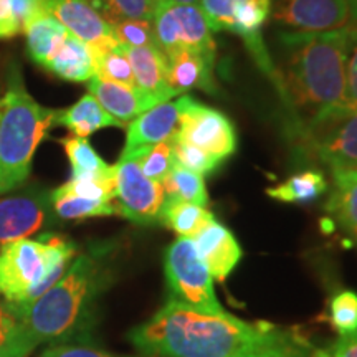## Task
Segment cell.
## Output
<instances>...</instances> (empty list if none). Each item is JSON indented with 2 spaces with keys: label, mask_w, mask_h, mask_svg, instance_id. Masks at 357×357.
Returning a JSON list of instances; mask_svg holds the SVG:
<instances>
[{
  "label": "cell",
  "mask_w": 357,
  "mask_h": 357,
  "mask_svg": "<svg viewBox=\"0 0 357 357\" xmlns=\"http://www.w3.org/2000/svg\"><path fill=\"white\" fill-rule=\"evenodd\" d=\"M116 200L119 215L139 225L159 223L164 200V187L160 182L146 177L134 158L121 155L114 164Z\"/></svg>",
  "instance_id": "obj_10"
},
{
  "label": "cell",
  "mask_w": 357,
  "mask_h": 357,
  "mask_svg": "<svg viewBox=\"0 0 357 357\" xmlns=\"http://www.w3.org/2000/svg\"><path fill=\"white\" fill-rule=\"evenodd\" d=\"M56 113L30 96L19 65L12 63L0 98V194L29 178L35 151L55 124Z\"/></svg>",
  "instance_id": "obj_4"
},
{
  "label": "cell",
  "mask_w": 357,
  "mask_h": 357,
  "mask_svg": "<svg viewBox=\"0 0 357 357\" xmlns=\"http://www.w3.org/2000/svg\"><path fill=\"white\" fill-rule=\"evenodd\" d=\"M162 187L167 200H181V202L207 207V187H205L204 176H200V174L192 172L189 169L178 166V164H174L171 174L162 182Z\"/></svg>",
  "instance_id": "obj_26"
},
{
  "label": "cell",
  "mask_w": 357,
  "mask_h": 357,
  "mask_svg": "<svg viewBox=\"0 0 357 357\" xmlns=\"http://www.w3.org/2000/svg\"><path fill=\"white\" fill-rule=\"evenodd\" d=\"M55 124L68 128L73 136L78 137H88L102 128H124V124L114 119L89 93L68 109L58 111Z\"/></svg>",
  "instance_id": "obj_20"
},
{
  "label": "cell",
  "mask_w": 357,
  "mask_h": 357,
  "mask_svg": "<svg viewBox=\"0 0 357 357\" xmlns=\"http://www.w3.org/2000/svg\"><path fill=\"white\" fill-rule=\"evenodd\" d=\"M172 151L176 164L204 177L207 174H212L222 164L220 159L213 158V155L199 149V147L176 139V136H172Z\"/></svg>",
  "instance_id": "obj_31"
},
{
  "label": "cell",
  "mask_w": 357,
  "mask_h": 357,
  "mask_svg": "<svg viewBox=\"0 0 357 357\" xmlns=\"http://www.w3.org/2000/svg\"><path fill=\"white\" fill-rule=\"evenodd\" d=\"M178 128V102L164 101L132 119L126 126L121 155H136L159 142L171 139Z\"/></svg>",
  "instance_id": "obj_14"
},
{
  "label": "cell",
  "mask_w": 357,
  "mask_h": 357,
  "mask_svg": "<svg viewBox=\"0 0 357 357\" xmlns=\"http://www.w3.org/2000/svg\"><path fill=\"white\" fill-rule=\"evenodd\" d=\"M35 347L37 346L22 333L19 323H17L12 336L8 337L6 344L0 347V357H26L32 354Z\"/></svg>",
  "instance_id": "obj_36"
},
{
  "label": "cell",
  "mask_w": 357,
  "mask_h": 357,
  "mask_svg": "<svg viewBox=\"0 0 357 357\" xmlns=\"http://www.w3.org/2000/svg\"><path fill=\"white\" fill-rule=\"evenodd\" d=\"M93 53H95L96 77L113 83L126 84V86H136L132 68L129 65L128 56L124 55L121 45L118 43L116 47L106 48V50L93 48Z\"/></svg>",
  "instance_id": "obj_29"
},
{
  "label": "cell",
  "mask_w": 357,
  "mask_h": 357,
  "mask_svg": "<svg viewBox=\"0 0 357 357\" xmlns=\"http://www.w3.org/2000/svg\"><path fill=\"white\" fill-rule=\"evenodd\" d=\"M17 326V319L8 312L6 307L0 306V347H2L12 336Z\"/></svg>",
  "instance_id": "obj_41"
},
{
  "label": "cell",
  "mask_w": 357,
  "mask_h": 357,
  "mask_svg": "<svg viewBox=\"0 0 357 357\" xmlns=\"http://www.w3.org/2000/svg\"><path fill=\"white\" fill-rule=\"evenodd\" d=\"M66 158L71 164V177H96L113 178L116 177L114 166H108L101 155L93 149L86 137L68 136L60 139Z\"/></svg>",
  "instance_id": "obj_23"
},
{
  "label": "cell",
  "mask_w": 357,
  "mask_h": 357,
  "mask_svg": "<svg viewBox=\"0 0 357 357\" xmlns=\"http://www.w3.org/2000/svg\"><path fill=\"white\" fill-rule=\"evenodd\" d=\"M349 6V26L357 29V0H347Z\"/></svg>",
  "instance_id": "obj_42"
},
{
  "label": "cell",
  "mask_w": 357,
  "mask_h": 357,
  "mask_svg": "<svg viewBox=\"0 0 357 357\" xmlns=\"http://www.w3.org/2000/svg\"><path fill=\"white\" fill-rule=\"evenodd\" d=\"M75 253L70 240L53 234L0 245V294L13 318L61 278Z\"/></svg>",
  "instance_id": "obj_5"
},
{
  "label": "cell",
  "mask_w": 357,
  "mask_h": 357,
  "mask_svg": "<svg viewBox=\"0 0 357 357\" xmlns=\"http://www.w3.org/2000/svg\"><path fill=\"white\" fill-rule=\"evenodd\" d=\"M53 211L63 220H82L91 217H113L119 215L118 207L113 202H102L65 194L55 189L52 192Z\"/></svg>",
  "instance_id": "obj_27"
},
{
  "label": "cell",
  "mask_w": 357,
  "mask_h": 357,
  "mask_svg": "<svg viewBox=\"0 0 357 357\" xmlns=\"http://www.w3.org/2000/svg\"><path fill=\"white\" fill-rule=\"evenodd\" d=\"M275 19L294 32H329L349 26L347 0H278Z\"/></svg>",
  "instance_id": "obj_11"
},
{
  "label": "cell",
  "mask_w": 357,
  "mask_h": 357,
  "mask_svg": "<svg viewBox=\"0 0 357 357\" xmlns=\"http://www.w3.org/2000/svg\"><path fill=\"white\" fill-rule=\"evenodd\" d=\"M357 29L281 35L283 71L281 88L310 119L321 111L344 106L346 63Z\"/></svg>",
  "instance_id": "obj_2"
},
{
  "label": "cell",
  "mask_w": 357,
  "mask_h": 357,
  "mask_svg": "<svg viewBox=\"0 0 357 357\" xmlns=\"http://www.w3.org/2000/svg\"><path fill=\"white\" fill-rule=\"evenodd\" d=\"M20 32V25L13 15L8 0H0V38H12Z\"/></svg>",
  "instance_id": "obj_40"
},
{
  "label": "cell",
  "mask_w": 357,
  "mask_h": 357,
  "mask_svg": "<svg viewBox=\"0 0 357 357\" xmlns=\"http://www.w3.org/2000/svg\"><path fill=\"white\" fill-rule=\"evenodd\" d=\"M164 273L169 301L204 314L230 316L218 301L211 271L200 260L192 238L178 236L169 245L164 255Z\"/></svg>",
  "instance_id": "obj_6"
},
{
  "label": "cell",
  "mask_w": 357,
  "mask_h": 357,
  "mask_svg": "<svg viewBox=\"0 0 357 357\" xmlns=\"http://www.w3.org/2000/svg\"><path fill=\"white\" fill-rule=\"evenodd\" d=\"M8 3H10L17 22H19L20 30L33 17L40 15V13H47L43 8V0H8Z\"/></svg>",
  "instance_id": "obj_38"
},
{
  "label": "cell",
  "mask_w": 357,
  "mask_h": 357,
  "mask_svg": "<svg viewBox=\"0 0 357 357\" xmlns=\"http://www.w3.org/2000/svg\"><path fill=\"white\" fill-rule=\"evenodd\" d=\"M129 158H134L137 160V164H139L141 171L146 177L162 184L166 181V177L171 174L174 164H176L172 151V137L149 147V149L142 151L139 154L129 155Z\"/></svg>",
  "instance_id": "obj_30"
},
{
  "label": "cell",
  "mask_w": 357,
  "mask_h": 357,
  "mask_svg": "<svg viewBox=\"0 0 357 357\" xmlns=\"http://www.w3.org/2000/svg\"><path fill=\"white\" fill-rule=\"evenodd\" d=\"M329 321L339 336L357 331V293L346 291L337 293L329 305Z\"/></svg>",
  "instance_id": "obj_32"
},
{
  "label": "cell",
  "mask_w": 357,
  "mask_h": 357,
  "mask_svg": "<svg viewBox=\"0 0 357 357\" xmlns=\"http://www.w3.org/2000/svg\"><path fill=\"white\" fill-rule=\"evenodd\" d=\"M328 189V182L318 171L294 174L283 184L266 189V195L273 200L287 204H303L318 199Z\"/></svg>",
  "instance_id": "obj_25"
},
{
  "label": "cell",
  "mask_w": 357,
  "mask_h": 357,
  "mask_svg": "<svg viewBox=\"0 0 357 357\" xmlns=\"http://www.w3.org/2000/svg\"><path fill=\"white\" fill-rule=\"evenodd\" d=\"M346 108L357 109V37L351 45L349 55L346 63V91H344Z\"/></svg>",
  "instance_id": "obj_35"
},
{
  "label": "cell",
  "mask_w": 357,
  "mask_h": 357,
  "mask_svg": "<svg viewBox=\"0 0 357 357\" xmlns=\"http://www.w3.org/2000/svg\"><path fill=\"white\" fill-rule=\"evenodd\" d=\"M324 351L328 357H357V331L339 336Z\"/></svg>",
  "instance_id": "obj_39"
},
{
  "label": "cell",
  "mask_w": 357,
  "mask_h": 357,
  "mask_svg": "<svg viewBox=\"0 0 357 357\" xmlns=\"http://www.w3.org/2000/svg\"><path fill=\"white\" fill-rule=\"evenodd\" d=\"M26 38V52L35 63L45 66L55 55L68 30L48 13H40L22 26Z\"/></svg>",
  "instance_id": "obj_22"
},
{
  "label": "cell",
  "mask_w": 357,
  "mask_h": 357,
  "mask_svg": "<svg viewBox=\"0 0 357 357\" xmlns=\"http://www.w3.org/2000/svg\"><path fill=\"white\" fill-rule=\"evenodd\" d=\"M306 144L333 171L357 169V109L337 106L307 121Z\"/></svg>",
  "instance_id": "obj_8"
},
{
  "label": "cell",
  "mask_w": 357,
  "mask_h": 357,
  "mask_svg": "<svg viewBox=\"0 0 357 357\" xmlns=\"http://www.w3.org/2000/svg\"><path fill=\"white\" fill-rule=\"evenodd\" d=\"M155 40L164 55L190 50L215 58L217 45L199 3L155 0L153 13Z\"/></svg>",
  "instance_id": "obj_7"
},
{
  "label": "cell",
  "mask_w": 357,
  "mask_h": 357,
  "mask_svg": "<svg viewBox=\"0 0 357 357\" xmlns=\"http://www.w3.org/2000/svg\"><path fill=\"white\" fill-rule=\"evenodd\" d=\"M166 56L169 65V84L176 95L190 91V89L215 93V83H213L215 58L190 50H176Z\"/></svg>",
  "instance_id": "obj_18"
},
{
  "label": "cell",
  "mask_w": 357,
  "mask_h": 357,
  "mask_svg": "<svg viewBox=\"0 0 357 357\" xmlns=\"http://www.w3.org/2000/svg\"><path fill=\"white\" fill-rule=\"evenodd\" d=\"M109 25L123 20H153L155 0H86Z\"/></svg>",
  "instance_id": "obj_28"
},
{
  "label": "cell",
  "mask_w": 357,
  "mask_h": 357,
  "mask_svg": "<svg viewBox=\"0 0 357 357\" xmlns=\"http://www.w3.org/2000/svg\"><path fill=\"white\" fill-rule=\"evenodd\" d=\"M211 211L189 202H181V200H164L162 208H160L159 223L166 225L167 229L176 231L178 236L185 238H194L195 234L202 229L207 222H211Z\"/></svg>",
  "instance_id": "obj_24"
},
{
  "label": "cell",
  "mask_w": 357,
  "mask_h": 357,
  "mask_svg": "<svg viewBox=\"0 0 357 357\" xmlns=\"http://www.w3.org/2000/svg\"><path fill=\"white\" fill-rule=\"evenodd\" d=\"M118 43L128 47H158L153 20H123L113 25Z\"/></svg>",
  "instance_id": "obj_33"
},
{
  "label": "cell",
  "mask_w": 357,
  "mask_h": 357,
  "mask_svg": "<svg viewBox=\"0 0 357 357\" xmlns=\"http://www.w3.org/2000/svg\"><path fill=\"white\" fill-rule=\"evenodd\" d=\"M334 185L326 211L357 242V169L333 171Z\"/></svg>",
  "instance_id": "obj_21"
},
{
  "label": "cell",
  "mask_w": 357,
  "mask_h": 357,
  "mask_svg": "<svg viewBox=\"0 0 357 357\" xmlns=\"http://www.w3.org/2000/svg\"><path fill=\"white\" fill-rule=\"evenodd\" d=\"M234 2L235 0H199V6L202 8L212 32L230 30L231 3Z\"/></svg>",
  "instance_id": "obj_34"
},
{
  "label": "cell",
  "mask_w": 357,
  "mask_h": 357,
  "mask_svg": "<svg viewBox=\"0 0 357 357\" xmlns=\"http://www.w3.org/2000/svg\"><path fill=\"white\" fill-rule=\"evenodd\" d=\"M192 240L200 260L208 268L213 280H225L243 257L235 235L217 218L205 223Z\"/></svg>",
  "instance_id": "obj_15"
},
{
  "label": "cell",
  "mask_w": 357,
  "mask_h": 357,
  "mask_svg": "<svg viewBox=\"0 0 357 357\" xmlns=\"http://www.w3.org/2000/svg\"><path fill=\"white\" fill-rule=\"evenodd\" d=\"M102 265L100 253H79L48 291L15 316L22 333L35 346L73 333L102 287Z\"/></svg>",
  "instance_id": "obj_3"
},
{
  "label": "cell",
  "mask_w": 357,
  "mask_h": 357,
  "mask_svg": "<svg viewBox=\"0 0 357 357\" xmlns=\"http://www.w3.org/2000/svg\"><path fill=\"white\" fill-rule=\"evenodd\" d=\"M121 45L132 68L136 86L154 96L159 102L171 101L177 95L169 84L167 56L158 47H128Z\"/></svg>",
  "instance_id": "obj_17"
},
{
  "label": "cell",
  "mask_w": 357,
  "mask_h": 357,
  "mask_svg": "<svg viewBox=\"0 0 357 357\" xmlns=\"http://www.w3.org/2000/svg\"><path fill=\"white\" fill-rule=\"evenodd\" d=\"M43 68L55 77L65 79V82H89L96 75L95 53L88 43L68 32L58 47L55 55L50 58V61Z\"/></svg>",
  "instance_id": "obj_19"
},
{
  "label": "cell",
  "mask_w": 357,
  "mask_h": 357,
  "mask_svg": "<svg viewBox=\"0 0 357 357\" xmlns=\"http://www.w3.org/2000/svg\"><path fill=\"white\" fill-rule=\"evenodd\" d=\"M128 337L147 357H328L298 328L204 314L172 301Z\"/></svg>",
  "instance_id": "obj_1"
},
{
  "label": "cell",
  "mask_w": 357,
  "mask_h": 357,
  "mask_svg": "<svg viewBox=\"0 0 357 357\" xmlns=\"http://www.w3.org/2000/svg\"><path fill=\"white\" fill-rule=\"evenodd\" d=\"M174 2H178V3H199V0H174Z\"/></svg>",
  "instance_id": "obj_43"
},
{
  "label": "cell",
  "mask_w": 357,
  "mask_h": 357,
  "mask_svg": "<svg viewBox=\"0 0 357 357\" xmlns=\"http://www.w3.org/2000/svg\"><path fill=\"white\" fill-rule=\"evenodd\" d=\"M178 102V128L174 136L185 144L205 151L222 162L236 151L238 137L234 123L220 111L208 108L190 96Z\"/></svg>",
  "instance_id": "obj_9"
},
{
  "label": "cell",
  "mask_w": 357,
  "mask_h": 357,
  "mask_svg": "<svg viewBox=\"0 0 357 357\" xmlns=\"http://www.w3.org/2000/svg\"><path fill=\"white\" fill-rule=\"evenodd\" d=\"M53 208L52 192L32 190L0 200V245L37 234Z\"/></svg>",
  "instance_id": "obj_13"
},
{
  "label": "cell",
  "mask_w": 357,
  "mask_h": 357,
  "mask_svg": "<svg viewBox=\"0 0 357 357\" xmlns=\"http://www.w3.org/2000/svg\"><path fill=\"white\" fill-rule=\"evenodd\" d=\"M88 91L114 119L124 124V128L144 111L159 105L154 96L139 88L108 82L96 75L88 82Z\"/></svg>",
  "instance_id": "obj_16"
},
{
  "label": "cell",
  "mask_w": 357,
  "mask_h": 357,
  "mask_svg": "<svg viewBox=\"0 0 357 357\" xmlns=\"http://www.w3.org/2000/svg\"><path fill=\"white\" fill-rule=\"evenodd\" d=\"M43 8L70 33L95 50H106L118 45L113 25L102 19L86 0H43Z\"/></svg>",
  "instance_id": "obj_12"
},
{
  "label": "cell",
  "mask_w": 357,
  "mask_h": 357,
  "mask_svg": "<svg viewBox=\"0 0 357 357\" xmlns=\"http://www.w3.org/2000/svg\"><path fill=\"white\" fill-rule=\"evenodd\" d=\"M40 357H116L88 346H53L48 347Z\"/></svg>",
  "instance_id": "obj_37"
}]
</instances>
